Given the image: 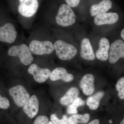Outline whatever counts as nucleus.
Listing matches in <instances>:
<instances>
[{"instance_id":"f257e3e1","label":"nucleus","mask_w":124,"mask_h":124,"mask_svg":"<svg viewBox=\"0 0 124 124\" xmlns=\"http://www.w3.org/2000/svg\"><path fill=\"white\" fill-rule=\"evenodd\" d=\"M54 47L56 54L62 60L72 59L77 53V49L75 46L62 40L56 41Z\"/></svg>"},{"instance_id":"f03ea898","label":"nucleus","mask_w":124,"mask_h":124,"mask_svg":"<svg viewBox=\"0 0 124 124\" xmlns=\"http://www.w3.org/2000/svg\"><path fill=\"white\" fill-rule=\"evenodd\" d=\"M55 19L56 22L59 26L68 27L75 23L76 16L70 7L64 4L59 7Z\"/></svg>"},{"instance_id":"7ed1b4c3","label":"nucleus","mask_w":124,"mask_h":124,"mask_svg":"<svg viewBox=\"0 0 124 124\" xmlns=\"http://www.w3.org/2000/svg\"><path fill=\"white\" fill-rule=\"evenodd\" d=\"M8 55L19 58L23 64L28 66L32 63L33 58L29 47L23 44L19 46H14L10 48Z\"/></svg>"},{"instance_id":"20e7f679","label":"nucleus","mask_w":124,"mask_h":124,"mask_svg":"<svg viewBox=\"0 0 124 124\" xmlns=\"http://www.w3.org/2000/svg\"><path fill=\"white\" fill-rule=\"evenodd\" d=\"M9 93L16 104L19 107H22L30 97L29 93L22 85H17L9 89Z\"/></svg>"},{"instance_id":"39448f33","label":"nucleus","mask_w":124,"mask_h":124,"mask_svg":"<svg viewBox=\"0 0 124 124\" xmlns=\"http://www.w3.org/2000/svg\"><path fill=\"white\" fill-rule=\"evenodd\" d=\"M29 48L32 53L38 55L50 54L54 50V45L49 41L33 40L30 43Z\"/></svg>"},{"instance_id":"423d86ee","label":"nucleus","mask_w":124,"mask_h":124,"mask_svg":"<svg viewBox=\"0 0 124 124\" xmlns=\"http://www.w3.org/2000/svg\"><path fill=\"white\" fill-rule=\"evenodd\" d=\"M19 12L26 17H31L35 15L39 7L38 0H19Z\"/></svg>"},{"instance_id":"0eeeda50","label":"nucleus","mask_w":124,"mask_h":124,"mask_svg":"<svg viewBox=\"0 0 124 124\" xmlns=\"http://www.w3.org/2000/svg\"><path fill=\"white\" fill-rule=\"evenodd\" d=\"M108 54L109 61L112 64L115 63L120 58H124V42L121 39L116 40L111 44Z\"/></svg>"},{"instance_id":"6e6552de","label":"nucleus","mask_w":124,"mask_h":124,"mask_svg":"<svg viewBox=\"0 0 124 124\" xmlns=\"http://www.w3.org/2000/svg\"><path fill=\"white\" fill-rule=\"evenodd\" d=\"M17 36V31L12 23H8L0 26V42L9 44L13 43Z\"/></svg>"},{"instance_id":"1a4fd4ad","label":"nucleus","mask_w":124,"mask_h":124,"mask_svg":"<svg viewBox=\"0 0 124 124\" xmlns=\"http://www.w3.org/2000/svg\"><path fill=\"white\" fill-rule=\"evenodd\" d=\"M28 72L33 76L36 81L42 83L46 81L50 77L51 72L47 68H42L35 64H31L28 69Z\"/></svg>"},{"instance_id":"9d476101","label":"nucleus","mask_w":124,"mask_h":124,"mask_svg":"<svg viewBox=\"0 0 124 124\" xmlns=\"http://www.w3.org/2000/svg\"><path fill=\"white\" fill-rule=\"evenodd\" d=\"M39 102L37 97L33 95L29 98V100L23 106V110L29 118L32 119L38 113Z\"/></svg>"},{"instance_id":"9b49d317","label":"nucleus","mask_w":124,"mask_h":124,"mask_svg":"<svg viewBox=\"0 0 124 124\" xmlns=\"http://www.w3.org/2000/svg\"><path fill=\"white\" fill-rule=\"evenodd\" d=\"M119 18V15L116 13H106L96 16L94 21L97 26L113 24L117 22Z\"/></svg>"},{"instance_id":"f8f14e48","label":"nucleus","mask_w":124,"mask_h":124,"mask_svg":"<svg viewBox=\"0 0 124 124\" xmlns=\"http://www.w3.org/2000/svg\"><path fill=\"white\" fill-rule=\"evenodd\" d=\"M94 77L92 74H86L82 77L80 81V86L85 95H91L94 92Z\"/></svg>"},{"instance_id":"ddd939ff","label":"nucleus","mask_w":124,"mask_h":124,"mask_svg":"<svg viewBox=\"0 0 124 124\" xmlns=\"http://www.w3.org/2000/svg\"><path fill=\"white\" fill-rule=\"evenodd\" d=\"M49 78L52 81L61 79L66 82H71L74 79V76L72 74L68 73L66 69L61 67L54 69L51 72Z\"/></svg>"},{"instance_id":"4468645a","label":"nucleus","mask_w":124,"mask_h":124,"mask_svg":"<svg viewBox=\"0 0 124 124\" xmlns=\"http://www.w3.org/2000/svg\"><path fill=\"white\" fill-rule=\"evenodd\" d=\"M80 55L82 58L86 60L93 61L95 59L93 46L88 38H84L81 41Z\"/></svg>"},{"instance_id":"2eb2a0df","label":"nucleus","mask_w":124,"mask_h":124,"mask_svg":"<svg viewBox=\"0 0 124 124\" xmlns=\"http://www.w3.org/2000/svg\"><path fill=\"white\" fill-rule=\"evenodd\" d=\"M99 48L96 53V57L102 61H107L108 57V50L110 45L109 41L106 38H102L99 44Z\"/></svg>"},{"instance_id":"dca6fc26","label":"nucleus","mask_w":124,"mask_h":124,"mask_svg":"<svg viewBox=\"0 0 124 124\" xmlns=\"http://www.w3.org/2000/svg\"><path fill=\"white\" fill-rule=\"evenodd\" d=\"M112 2L110 0H103L98 4L93 5L90 12L91 16H95L100 14L106 13L112 7Z\"/></svg>"},{"instance_id":"f3484780","label":"nucleus","mask_w":124,"mask_h":124,"mask_svg":"<svg viewBox=\"0 0 124 124\" xmlns=\"http://www.w3.org/2000/svg\"><path fill=\"white\" fill-rule=\"evenodd\" d=\"M79 91L77 88L72 87L69 89L64 96L60 99V103L64 106H67L73 102L78 98Z\"/></svg>"},{"instance_id":"a211bd4d","label":"nucleus","mask_w":124,"mask_h":124,"mask_svg":"<svg viewBox=\"0 0 124 124\" xmlns=\"http://www.w3.org/2000/svg\"><path fill=\"white\" fill-rule=\"evenodd\" d=\"M104 94V92L100 91L88 98L86 104L89 108L92 110H96L99 106L100 101Z\"/></svg>"},{"instance_id":"6ab92c4d","label":"nucleus","mask_w":124,"mask_h":124,"mask_svg":"<svg viewBox=\"0 0 124 124\" xmlns=\"http://www.w3.org/2000/svg\"><path fill=\"white\" fill-rule=\"evenodd\" d=\"M90 116L88 113L82 115H74L68 119V124H85L88 122Z\"/></svg>"},{"instance_id":"aec40b11","label":"nucleus","mask_w":124,"mask_h":124,"mask_svg":"<svg viewBox=\"0 0 124 124\" xmlns=\"http://www.w3.org/2000/svg\"><path fill=\"white\" fill-rule=\"evenodd\" d=\"M85 102L80 98H78L69 105L68 107L67 112L69 114H76L78 113L77 108L78 107L85 105Z\"/></svg>"},{"instance_id":"412c9836","label":"nucleus","mask_w":124,"mask_h":124,"mask_svg":"<svg viewBox=\"0 0 124 124\" xmlns=\"http://www.w3.org/2000/svg\"><path fill=\"white\" fill-rule=\"evenodd\" d=\"M116 89L118 91V96L122 100L124 99V78H121L117 81Z\"/></svg>"},{"instance_id":"4be33fe9","label":"nucleus","mask_w":124,"mask_h":124,"mask_svg":"<svg viewBox=\"0 0 124 124\" xmlns=\"http://www.w3.org/2000/svg\"><path fill=\"white\" fill-rule=\"evenodd\" d=\"M50 119L54 124H68V119L66 115H63L62 119H59L55 114H52Z\"/></svg>"},{"instance_id":"5701e85b","label":"nucleus","mask_w":124,"mask_h":124,"mask_svg":"<svg viewBox=\"0 0 124 124\" xmlns=\"http://www.w3.org/2000/svg\"><path fill=\"white\" fill-rule=\"evenodd\" d=\"M48 117L45 116H40L37 117L33 124H48Z\"/></svg>"},{"instance_id":"b1692460","label":"nucleus","mask_w":124,"mask_h":124,"mask_svg":"<svg viewBox=\"0 0 124 124\" xmlns=\"http://www.w3.org/2000/svg\"><path fill=\"white\" fill-rule=\"evenodd\" d=\"M10 106L9 100L6 98L2 97L0 95V108L7 109Z\"/></svg>"},{"instance_id":"393cba45","label":"nucleus","mask_w":124,"mask_h":124,"mask_svg":"<svg viewBox=\"0 0 124 124\" xmlns=\"http://www.w3.org/2000/svg\"><path fill=\"white\" fill-rule=\"evenodd\" d=\"M67 4L70 7H77L79 4L80 0H65Z\"/></svg>"},{"instance_id":"a878e982","label":"nucleus","mask_w":124,"mask_h":124,"mask_svg":"<svg viewBox=\"0 0 124 124\" xmlns=\"http://www.w3.org/2000/svg\"><path fill=\"white\" fill-rule=\"evenodd\" d=\"M88 124H100V123L98 120L94 119L92 121Z\"/></svg>"},{"instance_id":"bb28decb","label":"nucleus","mask_w":124,"mask_h":124,"mask_svg":"<svg viewBox=\"0 0 124 124\" xmlns=\"http://www.w3.org/2000/svg\"><path fill=\"white\" fill-rule=\"evenodd\" d=\"M121 35L123 40H124V29H122L121 33Z\"/></svg>"},{"instance_id":"cd10ccee","label":"nucleus","mask_w":124,"mask_h":124,"mask_svg":"<svg viewBox=\"0 0 124 124\" xmlns=\"http://www.w3.org/2000/svg\"><path fill=\"white\" fill-rule=\"evenodd\" d=\"M120 124H124V119H123Z\"/></svg>"},{"instance_id":"c85d7f7f","label":"nucleus","mask_w":124,"mask_h":124,"mask_svg":"<svg viewBox=\"0 0 124 124\" xmlns=\"http://www.w3.org/2000/svg\"><path fill=\"white\" fill-rule=\"evenodd\" d=\"M48 124H53V122H51V121H49V122Z\"/></svg>"}]
</instances>
